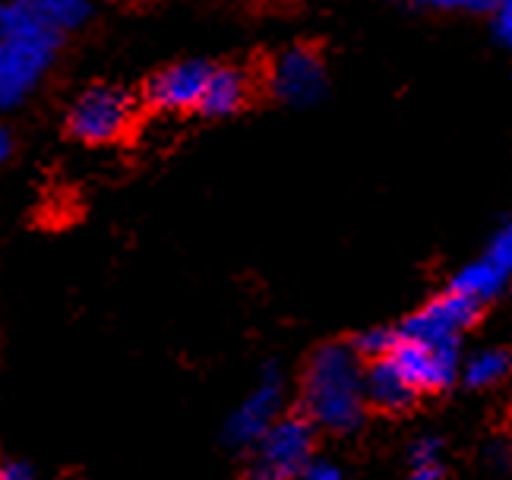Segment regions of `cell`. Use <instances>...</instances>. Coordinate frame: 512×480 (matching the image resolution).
I'll list each match as a JSON object with an SVG mask.
<instances>
[{
    "mask_svg": "<svg viewBox=\"0 0 512 480\" xmlns=\"http://www.w3.org/2000/svg\"><path fill=\"white\" fill-rule=\"evenodd\" d=\"M61 35H0V108H16L54 64Z\"/></svg>",
    "mask_w": 512,
    "mask_h": 480,
    "instance_id": "7a4b0ae2",
    "label": "cell"
},
{
    "mask_svg": "<svg viewBox=\"0 0 512 480\" xmlns=\"http://www.w3.org/2000/svg\"><path fill=\"white\" fill-rule=\"evenodd\" d=\"M509 282H512V218L490 237L487 250L475 263L459 269V275L452 278L449 288L465 291L475 300H481V304H487V300H494Z\"/></svg>",
    "mask_w": 512,
    "mask_h": 480,
    "instance_id": "9c48e42d",
    "label": "cell"
},
{
    "mask_svg": "<svg viewBox=\"0 0 512 480\" xmlns=\"http://www.w3.org/2000/svg\"><path fill=\"white\" fill-rule=\"evenodd\" d=\"M399 332H389V329H367L361 332L358 338H354V351H358L361 357H386L392 351V345H396Z\"/></svg>",
    "mask_w": 512,
    "mask_h": 480,
    "instance_id": "2e32d148",
    "label": "cell"
},
{
    "mask_svg": "<svg viewBox=\"0 0 512 480\" xmlns=\"http://www.w3.org/2000/svg\"><path fill=\"white\" fill-rule=\"evenodd\" d=\"M250 98V83L244 70L238 67H212L209 73V83L203 89V98H200V108L206 117H228L234 111H241L244 102Z\"/></svg>",
    "mask_w": 512,
    "mask_h": 480,
    "instance_id": "7c38bea8",
    "label": "cell"
},
{
    "mask_svg": "<svg viewBox=\"0 0 512 480\" xmlns=\"http://www.w3.org/2000/svg\"><path fill=\"white\" fill-rule=\"evenodd\" d=\"M269 83L275 98H282L285 105H313L320 102L326 92V67L317 48L298 45L279 54L275 67L269 73Z\"/></svg>",
    "mask_w": 512,
    "mask_h": 480,
    "instance_id": "ba28073f",
    "label": "cell"
},
{
    "mask_svg": "<svg viewBox=\"0 0 512 480\" xmlns=\"http://www.w3.org/2000/svg\"><path fill=\"white\" fill-rule=\"evenodd\" d=\"M481 310H484L481 300H475L465 291L449 288L446 294L433 297L418 313H411L399 326V332L427 338V342H459L462 345V332L478 323Z\"/></svg>",
    "mask_w": 512,
    "mask_h": 480,
    "instance_id": "8992f818",
    "label": "cell"
},
{
    "mask_svg": "<svg viewBox=\"0 0 512 480\" xmlns=\"http://www.w3.org/2000/svg\"><path fill=\"white\" fill-rule=\"evenodd\" d=\"M364 395L367 405H373L377 411L399 414L415 405L421 392L408 383L405 373L396 367V360L386 354V357H373L370 367L364 370Z\"/></svg>",
    "mask_w": 512,
    "mask_h": 480,
    "instance_id": "8fae6325",
    "label": "cell"
},
{
    "mask_svg": "<svg viewBox=\"0 0 512 480\" xmlns=\"http://www.w3.org/2000/svg\"><path fill=\"white\" fill-rule=\"evenodd\" d=\"M317 424L307 414H288L256 439V465L253 474L266 480L301 477L304 465L313 458Z\"/></svg>",
    "mask_w": 512,
    "mask_h": 480,
    "instance_id": "3957f363",
    "label": "cell"
},
{
    "mask_svg": "<svg viewBox=\"0 0 512 480\" xmlns=\"http://www.w3.org/2000/svg\"><path fill=\"white\" fill-rule=\"evenodd\" d=\"M301 408L329 433L345 436L364 424V370L354 345H323L313 351L301 383Z\"/></svg>",
    "mask_w": 512,
    "mask_h": 480,
    "instance_id": "6da1fadb",
    "label": "cell"
},
{
    "mask_svg": "<svg viewBox=\"0 0 512 480\" xmlns=\"http://www.w3.org/2000/svg\"><path fill=\"white\" fill-rule=\"evenodd\" d=\"M389 357L418 392L446 389L459 373V342H427L399 332Z\"/></svg>",
    "mask_w": 512,
    "mask_h": 480,
    "instance_id": "5b68a950",
    "label": "cell"
},
{
    "mask_svg": "<svg viewBox=\"0 0 512 480\" xmlns=\"http://www.w3.org/2000/svg\"><path fill=\"white\" fill-rule=\"evenodd\" d=\"M282 376L275 367H269L260 383L250 389V395L241 402V408L228 417L225 424V443L234 449H244V446H256L260 439L275 420L282 417Z\"/></svg>",
    "mask_w": 512,
    "mask_h": 480,
    "instance_id": "52a82bcc",
    "label": "cell"
},
{
    "mask_svg": "<svg viewBox=\"0 0 512 480\" xmlns=\"http://www.w3.org/2000/svg\"><path fill=\"white\" fill-rule=\"evenodd\" d=\"M10 149H13V143H10V133L0 127V162H4V158L10 155Z\"/></svg>",
    "mask_w": 512,
    "mask_h": 480,
    "instance_id": "44dd1931",
    "label": "cell"
},
{
    "mask_svg": "<svg viewBox=\"0 0 512 480\" xmlns=\"http://www.w3.org/2000/svg\"><path fill=\"white\" fill-rule=\"evenodd\" d=\"M446 474L443 468V443L437 436H421L411 446V477L415 480H440Z\"/></svg>",
    "mask_w": 512,
    "mask_h": 480,
    "instance_id": "9a60e30c",
    "label": "cell"
},
{
    "mask_svg": "<svg viewBox=\"0 0 512 480\" xmlns=\"http://www.w3.org/2000/svg\"><path fill=\"white\" fill-rule=\"evenodd\" d=\"M509 373H512V354L506 348H490V351H481L468 360L465 383L471 389H490V386L503 383Z\"/></svg>",
    "mask_w": 512,
    "mask_h": 480,
    "instance_id": "4fadbf2b",
    "label": "cell"
},
{
    "mask_svg": "<svg viewBox=\"0 0 512 480\" xmlns=\"http://www.w3.org/2000/svg\"><path fill=\"white\" fill-rule=\"evenodd\" d=\"M35 471L29 462H19V458H7V462H0V480H29Z\"/></svg>",
    "mask_w": 512,
    "mask_h": 480,
    "instance_id": "ffe728a7",
    "label": "cell"
},
{
    "mask_svg": "<svg viewBox=\"0 0 512 480\" xmlns=\"http://www.w3.org/2000/svg\"><path fill=\"white\" fill-rule=\"evenodd\" d=\"M494 32H497V38L506 48H512V0H500V4H497V10H494Z\"/></svg>",
    "mask_w": 512,
    "mask_h": 480,
    "instance_id": "ac0fdd59",
    "label": "cell"
},
{
    "mask_svg": "<svg viewBox=\"0 0 512 480\" xmlns=\"http://www.w3.org/2000/svg\"><path fill=\"white\" fill-rule=\"evenodd\" d=\"M133 120V98L117 86H95L86 89L73 102L67 127L70 133L89 146L114 143Z\"/></svg>",
    "mask_w": 512,
    "mask_h": 480,
    "instance_id": "277c9868",
    "label": "cell"
},
{
    "mask_svg": "<svg viewBox=\"0 0 512 480\" xmlns=\"http://www.w3.org/2000/svg\"><path fill=\"white\" fill-rule=\"evenodd\" d=\"M437 10H465V13H494L500 0H421Z\"/></svg>",
    "mask_w": 512,
    "mask_h": 480,
    "instance_id": "e0dca14e",
    "label": "cell"
},
{
    "mask_svg": "<svg viewBox=\"0 0 512 480\" xmlns=\"http://www.w3.org/2000/svg\"><path fill=\"white\" fill-rule=\"evenodd\" d=\"M209 73H212V64H206V60H181V64H171L149 79L146 102L159 111L200 108Z\"/></svg>",
    "mask_w": 512,
    "mask_h": 480,
    "instance_id": "30bf717a",
    "label": "cell"
},
{
    "mask_svg": "<svg viewBox=\"0 0 512 480\" xmlns=\"http://www.w3.org/2000/svg\"><path fill=\"white\" fill-rule=\"evenodd\" d=\"M29 4L61 32L83 26L92 10V0H29Z\"/></svg>",
    "mask_w": 512,
    "mask_h": 480,
    "instance_id": "5bb4252c",
    "label": "cell"
},
{
    "mask_svg": "<svg viewBox=\"0 0 512 480\" xmlns=\"http://www.w3.org/2000/svg\"><path fill=\"white\" fill-rule=\"evenodd\" d=\"M301 477H307V480H339L342 468L326 462V458H310V462L304 465V471H301Z\"/></svg>",
    "mask_w": 512,
    "mask_h": 480,
    "instance_id": "d6986e66",
    "label": "cell"
}]
</instances>
